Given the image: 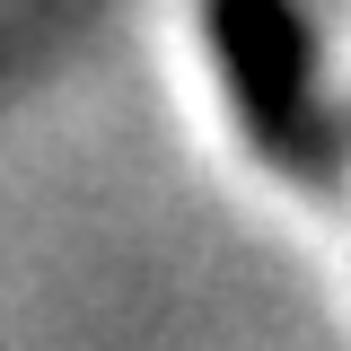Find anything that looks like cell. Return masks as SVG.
I'll use <instances>...</instances> for the list:
<instances>
[{
	"label": "cell",
	"mask_w": 351,
	"mask_h": 351,
	"mask_svg": "<svg viewBox=\"0 0 351 351\" xmlns=\"http://www.w3.org/2000/svg\"><path fill=\"white\" fill-rule=\"evenodd\" d=\"M219 80L237 97V114L255 132V149L290 176H334L343 167V123L316 80V36H307L299 0H202Z\"/></svg>",
	"instance_id": "6da1fadb"
}]
</instances>
